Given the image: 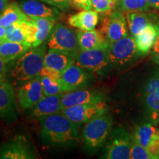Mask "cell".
Returning <instances> with one entry per match:
<instances>
[{
    "mask_svg": "<svg viewBox=\"0 0 159 159\" xmlns=\"http://www.w3.org/2000/svg\"><path fill=\"white\" fill-rule=\"evenodd\" d=\"M41 138L43 144L64 145L75 142L79 136L80 125L61 113L40 118Z\"/></svg>",
    "mask_w": 159,
    "mask_h": 159,
    "instance_id": "6da1fadb",
    "label": "cell"
},
{
    "mask_svg": "<svg viewBox=\"0 0 159 159\" xmlns=\"http://www.w3.org/2000/svg\"><path fill=\"white\" fill-rule=\"evenodd\" d=\"M47 45L31 47L17 60L11 69V75L18 82L26 83L41 75L44 66Z\"/></svg>",
    "mask_w": 159,
    "mask_h": 159,
    "instance_id": "7a4b0ae2",
    "label": "cell"
},
{
    "mask_svg": "<svg viewBox=\"0 0 159 159\" xmlns=\"http://www.w3.org/2000/svg\"><path fill=\"white\" fill-rule=\"evenodd\" d=\"M112 126V117L107 112L98 114L85 123L83 139L86 149L94 151L101 148L110 136Z\"/></svg>",
    "mask_w": 159,
    "mask_h": 159,
    "instance_id": "3957f363",
    "label": "cell"
},
{
    "mask_svg": "<svg viewBox=\"0 0 159 159\" xmlns=\"http://www.w3.org/2000/svg\"><path fill=\"white\" fill-rule=\"evenodd\" d=\"M49 48L57 49L78 54L80 47L77 33L61 23L55 24L47 39Z\"/></svg>",
    "mask_w": 159,
    "mask_h": 159,
    "instance_id": "277c9868",
    "label": "cell"
},
{
    "mask_svg": "<svg viewBox=\"0 0 159 159\" xmlns=\"http://www.w3.org/2000/svg\"><path fill=\"white\" fill-rule=\"evenodd\" d=\"M140 56L133 36H128L111 43L109 45V61L112 65L122 66Z\"/></svg>",
    "mask_w": 159,
    "mask_h": 159,
    "instance_id": "5b68a950",
    "label": "cell"
},
{
    "mask_svg": "<svg viewBox=\"0 0 159 159\" xmlns=\"http://www.w3.org/2000/svg\"><path fill=\"white\" fill-rule=\"evenodd\" d=\"M75 63L91 72H99L102 71L110 64L109 46L85 50L80 49Z\"/></svg>",
    "mask_w": 159,
    "mask_h": 159,
    "instance_id": "8992f818",
    "label": "cell"
},
{
    "mask_svg": "<svg viewBox=\"0 0 159 159\" xmlns=\"http://www.w3.org/2000/svg\"><path fill=\"white\" fill-rule=\"evenodd\" d=\"M132 137L122 128L111 132L105 148L104 158L107 159L130 158Z\"/></svg>",
    "mask_w": 159,
    "mask_h": 159,
    "instance_id": "52a82bcc",
    "label": "cell"
},
{
    "mask_svg": "<svg viewBox=\"0 0 159 159\" xmlns=\"http://www.w3.org/2000/svg\"><path fill=\"white\" fill-rule=\"evenodd\" d=\"M127 20L120 10L108 12L102 19L100 31L109 42L113 43L128 35Z\"/></svg>",
    "mask_w": 159,
    "mask_h": 159,
    "instance_id": "ba28073f",
    "label": "cell"
},
{
    "mask_svg": "<svg viewBox=\"0 0 159 159\" xmlns=\"http://www.w3.org/2000/svg\"><path fill=\"white\" fill-rule=\"evenodd\" d=\"M104 112H107V106L102 101L73 105L60 111L73 122L79 125L88 122L94 116Z\"/></svg>",
    "mask_w": 159,
    "mask_h": 159,
    "instance_id": "9c48e42d",
    "label": "cell"
},
{
    "mask_svg": "<svg viewBox=\"0 0 159 159\" xmlns=\"http://www.w3.org/2000/svg\"><path fill=\"white\" fill-rule=\"evenodd\" d=\"M35 150L30 143L23 136H19L0 147L2 159L37 158Z\"/></svg>",
    "mask_w": 159,
    "mask_h": 159,
    "instance_id": "30bf717a",
    "label": "cell"
},
{
    "mask_svg": "<svg viewBox=\"0 0 159 159\" xmlns=\"http://www.w3.org/2000/svg\"><path fill=\"white\" fill-rule=\"evenodd\" d=\"M91 76L87 70L73 63L61 73L60 83L64 93L84 89L91 80Z\"/></svg>",
    "mask_w": 159,
    "mask_h": 159,
    "instance_id": "8fae6325",
    "label": "cell"
},
{
    "mask_svg": "<svg viewBox=\"0 0 159 159\" xmlns=\"http://www.w3.org/2000/svg\"><path fill=\"white\" fill-rule=\"evenodd\" d=\"M43 97L41 75L26 82L18 91L19 104L25 109L33 108Z\"/></svg>",
    "mask_w": 159,
    "mask_h": 159,
    "instance_id": "7c38bea8",
    "label": "cell"
},
{
    "mask_svg": "<svg viewBox=\"0 0 159 159\" xmlns=\"http://www.w3.org/2000/svg\"><path fill=\"white\" fill-rule=\"evenodd\" d=\"M35 27L30 21H23L13 24L6 28L5 41L24 43L33 47L35 41Z\"/></svg>",
    "mask_w": 159,
    "mask_h": 159,
    "instance_id": "4fadbf2b",
    "label": "cell"
},
{
    "mask_svg": "<svg viewBox=\"0 0 159 159\" xmlns=\"http://www.w3.org/2000/svg\"><path fill=\"white\" fill-rule=\"evenodd\" d=\"M103 96L99 91L81 89L64 93L61 100V111L73 105L98 102L102 101Z\"/></svg>",
    "mask_w": 159,
    "mask_h": 159,
    "instance_id": "5bb4252c",
    "label": "cell"
},
{
    "mask_svg": "<svg viewBox=\"0 0 159 159\" xmlns=\"http://www.w3.org/2000/svg\"><path fill=\"white\" fill-rule=\"evenodd\" d=\"M77 54L57 49L49 48L44 57V66L62 73L75 63Z\"/></svg>",
    "mask_w": 159,
    "mask_h": 159,
    "instance_id": "9a60e30c",
    "label": "cell"
},
{
    "mask_svg": "<svg viewBox=\"0 0 159 159\" xmlns=\"http://www.w3.org/2000/svg\"><path fill=\"white\" fill-rule=\"evenodd\" d=\"M159 35V20L151 23L136 36L134 37L139 55L148 54L152 49L157 37Z\"/></svg>",
    "mask_w": 159,
    "mask_h": 159,
    "instance_id": "2e32d148",
    "label": "cell"
},
{
    "mask_svg": "<svg viewBox=\"0 0 159 159\" xmlns=\"http://www.w3.org/2000/svg\"><path fill=\"white\" fill-rule=\"evenodd\" d=\"M76 33L80 50L108 47L110 45L108 40L105 37L100 30L95 29L91 30H79Z\"/></svg>",
    "mask_w": 159,
    "mask_h": 159,
    "instance_id": "e0dca14e",
    "label": "cell"
},
{
    "mask_svg": "<svg viewBox=\"0 0 159 159\" xmlns=\"http://www.w3.org/2000/svg\"><path fill=\"white\" fill-rule=\"evenodd\" d=\"M63 94L44 96L36 105L31 108V115L35 118L49 116L60 113L61 100Z\"/></svg>",
    "mask_w": 159,
    "mask_h": 159,
    "instance_id": "ac0fdd59",
    "label": "cell"
},
{
    "mask_svg": "<svg viewBox=\"0 0 159 159\" xmlns=\"http://www.w3.org/2000/svg\"><path fill=\"white\" fill-rule=\"evenodd\" d=\"M19 6L30 18L43 17L57 19L60 14L57 10L47 7L36 0H23Z\"/></svg>",
    "mask_w": 159,
    "mask_h": 159,
    "instance_id": "d6986e66",
    "label": "cell"
},
{
    "mask_svg": "<svg viewBox=\"0 0 159 159\" xmlns=\"http://www.w3.org/2000/svg\"><path fill=\"white\" fill-rule=\"evenodd\" d=\"M125 17L128 28L133 37L142 33L150 24L158 21L157 18L145 13L144 11L127 12Z\"/></svg>",
    "mask_w": 159,
    "mask_h": 159,
    "instance_id": "ffe728a7",
    "label": "cell"
},
{
    "mask_svg": "<svg viewBox=\"0 0 159 159\" xmlns=\"http://www.w3.org/2000/svg\"><path fill=\"white\" fill-rule=\"evenodd\" d=\"M99 16L97 11L83 10L79 13L71 15L69 18L68 22L71 27L80 30H91L98 24Z\"/></svg>",
    "mask_w": 159,
    "mask_h": 159,
    "instance_id": "44dd1931",
    "label": "cell"
},
{
    "mask_svg": "<svg viewBox=\"0 0 159 159\" xmlns=\"http://www.w3.org/2000/svg\"><path fill=\"white\" fill-rule=\"evenodd\" d=\"M30 19L35 27V41L32 47H35L42 44L48 39L52 30L56 24V19L43 17H30Z\"/></svg>",
    "mask_w": 159,
    "mask_h": 159,
    "instance_id": "7402d4cb",
    "label": "cell"
},
{
    "mask_svg": "<svg viewBox=\"0 0 159 159\" xmlns=\"http://www.w3.org/2000/svg\"><path fill=\"white\" fill-rule=\"evenodd\" d=\"M30 48L24 43L5 41L0 47V58L6 63L12 62L22 56Z\"/></svg>",
    "mask_w": 159,
    "mask_h": 159,
    "instance_id": "603a6c76",
    "label": "cell"
},
{
    "mask_svg": "<svg viewBox=\"0 0 159 159\" xmlns=\"http://www.w3.org/2000/svg\"><path fill=\"white\" fill-rule=\"evenodd\" d=\"M15 94L11 85L0 83V118L8 116L14 110Z\"/></svg>",
    "mask_w": 159,
    "mask_h": 159,
    "instance_id": "cb8c5ba5",
    "label": "cell"
},
{
    "mask_svg": "<svg viewBox=\"0 0 159 159\" xmlns=\"http://www.w3.org/2000/svg\"><path fill=\"white\" fill-rule=\"evenodd\" d=\"M23 21H30V19L25 14L20 6L16 3L8 4L0 14V25L5 28L13 24Z\"/></svg>",
    "mask_w": 159,
    "mask_h": 159,
    "instance_id": "d4e9b609",
    "label": "cell"
},
{
    "mask_svg": "<svg viewBox=\"0 0 159 159\" xmlns=\"http://www.w3.org/2000/svg\"><path fill=\"white\" fill-rule=\"evenodd\" d=\"M159 130L150 123L142 125L136 129L134 138L144 148H147L150 139L155 134L158 133Z\"/></svg>",
    "mask_w": 159,
    "mask_h": 159,
    "instance_id": "484cf974",
    "label": "cell"
},
{
    "mask_svg": "<svg viewBox=\"0 0 159 159\" xmlns=\"http://www.w3.org/2000/svg\"><path fill=\"white\" fill-rule=\"evenodd\" d=\"M116 6L122 12L147 11L150 9L148 0H116Z\"/></svg>",
    "mask_w": 159,
    "mask_h": 159,
    "instance_id": "4316f807",
    "label": "cell"
},
{
    "mask_svg": "<svg viewBox=\"0 0 159 159\" xmlns=\"http://www.w3.org/2000/svg\"><path fill=\"white\" fill-rule=\"evenodd\" d=\"M41 77L44 96L64 94L60 81L52 80L49 77L42 75H41Z\"/></svg>",
    "mask_w": 159,
    "mask_h": 159,
    "instance_id": "83f0119b",
    "label": "cell"
},
{
    "mask_svg": "<svg viewBox=\"0 0 159 159\" xmlns=\"http://www.w3.org/2000/svg\"><path fill=\"white\" fill-rule=\"evenodd\" d=\"M145 104L153 119L159 116V92L155 91L151 94H144Z\"/></svg>",
    "mask_w": 159,
    "mask_h": 159,
    "instance_id": "f1b7e54d",
    "label": "cell"
},
{
    "mask_svg": "<svg viewBox=\"0 0 159 159\" xmlns=\"http://www.w3.org/2000/svg\"><path fill=\"white\" fill-rule=\"evenodd\" d=\"M130 159H152V157L149 153L148 150L139 144L138 142L132 137V144L130 154Z\"/></svg>",
    "mask_w": 159,
    "mask_h": 159,
    "instance_id": "f546056e",
    "label": "cell"
},
{
    "mask_svg": "<svg viewBox=\"0 0 159 159\" xmlns=\"http://www.w3.org/2000/svg\"><path fill=\"white\" fill-rule=\"evenodd\" d=\"M92 7L97 13L111 12L116 4V0H91Z\"/></svg>",
    "mask_w": 159,
    "mask_h": 159,
    "instance_id": "4dcf8cb0",
    "label": "cell"
},
{
    "mask_svg": "<svg viewBox=\"0 0 159 159\" xmlns=\"http://www.w3.org/2000/svg\"><path fill=\"white\" fill-rule=\"evenodd\" d=\"M147 150L150 156L152 157V159H157L159 156V132L154 135L150 139L148 143Z\"/></svg>",
    "mask_w": 159,
    "mask_h": 159,
    "instance_id": "1f68e13d",
    "label": "cell"
},
{
    "mask_svg": "<svg viewBox=\"0 0 159 159\" xmlns=\"http://www.w3.org/2000/svg\"><path fill=\"white\" fill-rule=\"evenodd\" d=\"M159 85V71L150 79L145 87L144 94H151L156 91Z\"/></svg>",
    "mask_w": 159,
    "mask_h": 159,
    "instance_id": "d6a6232c",
    "label": "cell"
},
{
    "mask_svg": "<svg viewBox=\"0 0 159 159\" xmlns=\"http://www.w3.org/2000/svg\"><path fill=\"white\" fill-rule=\"evenodd\" d=\"M41 75L49 77V78L52 79V80L60 81V79H61V73L55 70V69L49 68V67L47 66H43V68L41 71Z\"/></svg>",
    "mask_w": 159,
    "mask_h": 159,
    "instance_id": "836d02e7",
    "label": "cell"
},
{
    "mask_svg": "<svg viewBox=\"0 0 159 159\" xmlns=\"http://www.w3.org/2000/svg\"><path fill=\"white\" fill-rule=\"evenodd\" d=\"M43 2L49 4L56 8L61 10H67L69 7V0H41Z\"/></svg>",
    "mask_w": 159,
    "mask_h": 159,
    "instance_id": "e575fe53",
    "label": "cell"
},
{
    "mask_svg": "<svg viewBox=\"0 0 159 159\" xmlns=\"http://www.w3.org/2000/svg\"><path fill=\"white\" fill-rule=\"evenodd\" d=\"M77 8L90 11L92 9L91 0H69Z\"/></svg>",
    "mask_w": 159,
    "mask_h": 159,
    "instance_id": "d590c367",
    "label": "cell"
},
{
    "mask_svg": "<svg viewBox=\"0 0 159 159\" xmlns=\"http://www.w3.org/2000/svg\"><path fill=\"white\" fill-rule=\"evenodd\" d=\"M152 60L156 64L159 66V35L152 47Z\"/></svg>",
    "mask_w": 159,
    "mask_h": 159,
    "instance_id": "8d00e7d4",
    "label": "cell"
},
{
    "mask_svg": "<svg viewBox=\"0 0 159 159\" xmlns=\"http://www.w3.org/2000/svg\"><path fill=\"white\" fill-rule=\"evenodd\" d=\"M7 66L6 63L4 62L2 59L0 58V83L5 81L6 75H7Z\"/></svg>",
    "mask_w": 159,
    "mask_h": 159,
    "instance_id": "74e56055",
    "label": "cell"
},
{
    "mask_svg": "<svg viewBox=\"0 0 159 159\" xmlns=\"http://www.w3.org/2000/svg\"><path fill=\"white\" fill-rule=\"evenodd\" d=\"M8 5V0H0V14Z\"/></svg>",
    "mask_w": 159,
    "mask_h": 159,
    "instance_id": "f35d334b",
    "label": "cell"
},
{
    "mask_svg": "<svg viewBox=\"0 0 159 159\" xmlns=\"http://www.w3.org/2000/svg\"><path fill=\"white\" fill-rule=\"evenodd\" d=\"M148 1L150 7L159 9V0H148Z\"/></svg>",
    "mask_w": 159,
    "mask_h": 159,
    "instance_id": "ab89813d",
    "label": "cell"
},
{
    "mask_svg": "<svg viewBox=\"0 0 159 159\" xmlns=\"http://www.w3.org/2000/svg\"><path fill=\"white\" fill-rule=\"evenodd\" d=\"M5 35H6V28L0 25V38L5 39Z\"/></svg>",
    "mask_w": 159,
    "mask_h": 159,
    "instance_id": "60d3db41",
    "label": "cell"
},
{
    "mask_svg": "<svg viewBox=\"0 0 159 159\" xmlns=\"http://www.w3.org/2000/svg\"><path fill=\"white\" fill-rule=\"evenodd\" d=\"M5 41V40L4 39H2V38H0V47H1L2 44V43H3Z\"/></svg>",
    "mask_w": 159,
    "mask_h": 159,
    "instance_id": "b9f144b4",
    "label": "cell"
},
{
    "mask_svg": "<svg viewBox=\"0 0 159 159\" xmlns=\"http://www.w3.org/2000/svg\"><path fill=\"white\" fill-rule=\"evenodd\" d=\"M158 158H159V156H158Z\"/></svg>",
    "mask_w": 159,
    "mask_h": 159,
    "instance_id": "7bdbcfd3",
    "label": "cell"
}]
</instances>
